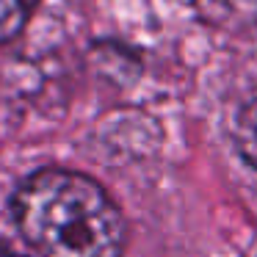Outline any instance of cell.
<instances>
[{
  "mask_svg": "<svg viewBox=\"0 0 257 257\" xmlns=\"http://www.w3.org/2000/svg\"><path fill=\"white\" fill-rule=\"evenodd\" d=\"M232 141H235L238 155L243 158L249 166L257 169V97L249 100L238 111L235 124H232Z\"/></svg>",
  "mask_w": 257,
  "mask_h": 257,
  "instance_id": "obj_2",
  "label": "cell"
},
{
  "mask_svg": "<svg viewBox=\"0 0 257 257\" xmlns=\"http://www.w3.org/2000/svg\"><path fill=\"white\" fill-rule=\"evenodd\" d=\"M12 218L36 257H122L127 221L94 177L45 166L17 185Z\"/></svg>",
  "mask_w": 257,
  "mask_h": 257,
  "instance_id": "obj_1",
  "label": "cell"
},
{
  "mask_svg": "<svg viewBox=\"0 0 257 257\" xmlns=\"http://www.w3.org/2000/svg\"><path fill=\"white\" fill-rule=\"evenodd\" d=\"M42 0H0V45L12 42L28 25Z\"/></svg>",
  "mask_w": 257,
  "mask_h": 257,
  "instance_id": "obj_3",
  "label": "cell"
}]
</instances>
